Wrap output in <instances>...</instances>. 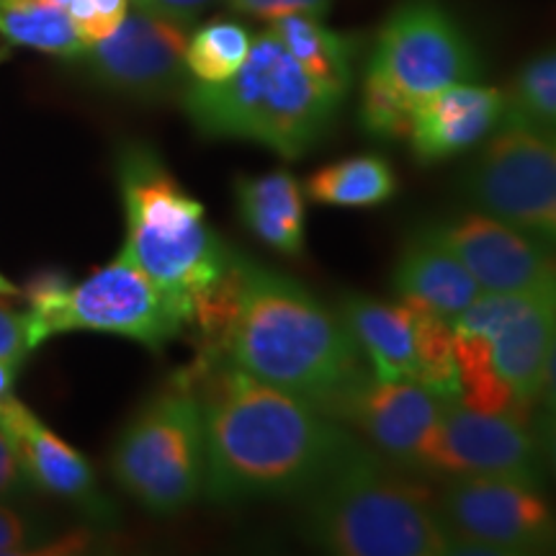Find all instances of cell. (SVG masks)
I'll use <instances>...</instances> for the list:
<instances>
[{
  "label": "cell",
  "mask_w": 556,
  "mask_h": 556,
  "mask_svg": "<svg viewBox=\"0 0 556 556\" xmlns=\"http://www.w3.org/2000/svg\"><path fill=\"white\" fill-rule=\"evenodd\" d=\"M184 379L204 417V495L214 503L302 497L356 441L325 409L227 361H197Z\"/></svg>",
  "instance_id": "6da1fadb"
},
{
  "label": "cell",
  "mask_w": 556,
  "mask_h": 556,
  "mask_svg": "<svg viewBox=\"0 0 556 556\" xmlns=\"http://www.w3.org/2000/svg\"><path fill=\"white\" fill-rule=\"evenodd\" d=\"M219 361L287 389L330 417L366 374L343 319L294 278L248 258Z\"/></svg>",
  "instance_id": "7a4b0ae2"
},
{
  "label": "cell",
  "mask_w": 556,
  "mask_h": 556,
  "mask_svg": "<svg viewBox=\"0 0 556 556\" xmlns=\"http://www.w3.org/2000/svg\"><path fill=\"white\" fill-rule=\"evenodd\" d=\"M400 471L353 441L302 495L304 539L340 556L456 554L438 497Z\"/></svg>",
  "instance_id": "3957f363"
},
{
  "label": "cell",
  "mask_w": 556,
  "mask_h": 556,
  "mask_svg": "<svg viewBox=\"0 0 556 556\" xmlns=\"http://www.w3.org/2000/svg\"><path fill=\"white\" fill-rule=\"evenodd\" d=\"M184 111L197 131L245 139L299 160L330 135L343 101L304 73L270 29L253 39L238 73L222 83H186Z\"/></svg>",
  "instance_id": "277c9868"
},
{
  "label": "cell",
  "mask_w": 556,
  "mask_h": 556,
  "mask_svg": "<svg viewBox=\"0 0 556 556\" xmlns=\"http://www.w3.org/2000/svg\"><path fill=\"white\" fill-rule=\"evenodd\" d=\"M116 176L127 217L124 250L191 325L199 299L217 287L238 253L206 225L204 204L148 144H124Z\"/></svg>",
  "instance_id": "5b68a950"
},
{
  "label": "cell",
  "mask_w": 556,
  "mask_h": 556,
  "mask_svg": "<svg viewBox=\"0 0 556 556\" xmlns=\"http://www.w3.org/2000/svg\"><path fill=\"white\" fill-rule=\"evenodd\" d=\"M21 296L29 302L31 351L73 330L109 332L160 351L189 328L176 304L124 248L109 266L93 270L75 287L62 270H41L21 287Z\"/></svg>",
  "instance_id": "8992f818"
},
{
  "label": "cell",
  "mask_w": 556,
  "mask_h": 556,
  "mask_svg": "<svg viewBox=\"0 0 556 556\" xmlns=\"http://www.w3.org/2000/svg\"><path fill=\"white\" fill-rule=\"evenodd\" d=\"M111 475L127 495L155 516H173L204 492V417L184 377L144 402L111 454Z\"/></svg>",
  "instance_id": "52a82bcc"
},
{
  "label": "cell",
  "mask_w": 556,
  "mask_h": 556,
  "mask_svg": "<svg viewBox=\"0 0 556 556\" xmlns=\"http://www.w3.org/2000/svg\"><path fill=\"white\" fill-rule=\"evenodd\" d=\"M462 189L479 212L552 245L556 127L505 114L464 173Z\"/></svg>",
  "instance_id": "ba28073f"
},
{
  "label": "cell",
  "mask_w": 556,
  "mask_h": 556,
  "mask_svg": "<svg viewBox=\"0 0 556 556\" xmlns=\"http://www.w3.org/2000/svg\"><path fill=\"white\" fill-rule=\"evenodd\" d=\"M479 78L475 41L438 0H405L389 13L364 73L415 109L438 90Z\"/></svg>",
  "instance_id": "9c48e42d"
},
{
  "label": "cell",
  "mask_w": 556,
  "mask_h": 556,
  "mask_svg": "<svg viewBox=\"0 0 556 556\" xmlns=\"http://www.w3.org/2000/svg\"><path fill=\"white\" fill-rule=\"evenodd\" d=\"M544 456L536 433L516 415H490L458 400H443L415 458V471L451 479H507L544 486Z\"/></svg>",
  "instance_id": "30bf717a"
},
{
  "label": "cell",
  "mask_w": 556,
  "mask_h": 556,
  "mask_svg": "<svg viewBox=\"0 0 556 556\" xmlns=\"http://www.w3.org/2000/svg\"><path fill=\"white\" fill-rule=\"evenodd\" d=\"M438 505L462 554H556V513L536 486L451 479Z\"/></svg>",
  "instance_id": "8fae6325"
},
{
  "label": "cell",
  "mask_w": 556,
  "mask_h": 556,
  "mask_svg": "<svg viewBox=\"0 0 556 556\" xmlns=\"http://www.w3.org/2000/svg\"><path fill=\"white\" fill-rule=\"evenodd\" d=\"M189 18L165 16L131 5L116 31L80 54L86 73L111 93L137 101H163L180 93L186 80Z\"/></svg>",
  "instance_id": "7c38bea8"
},
{
  "label": "cell",
  "mask_w": 556,
  "mask_h": 556,
  "mask_svg": "<svg viewBox=\"0 0 556 556\" xmlns=\"http://www.w3.org/2000/svg\"><path fill=\"white\" fill-rule=\"evenodd\" d=\"M482 291H526L556 276V248L484 212L428 227Z\"/></svg>",
  "instance_id": "4fadbf2b"
},
{
  "label": "cell",
  "mask_w": 556,
  "mask_h": 556,
  "mask_svg": "<svg viewBox=\"0 0 556 556\" xmlns=\"http://www.w3.org/2000/svg\"><path fill=\"white\" fill-rule=\"evenodd\" d=\"M441 402L420 381H384L366 371L338 405L336 420L361 430L392 467L415 471L417 451L433 428Z\"/></svg>",
  "instance_id": "5bb4252c"
},
{
  "label": "cell",
  "mask_w": 556,
  "mask_h": 556,
  "mask_svg": "<svg viewBox=\"0 0 556 556\" xmlns=\"http://www.w3.org/2000/svg\"><path fill=\"white\" fill-rule=\"evenodd\" d=\"M0 428L11 438L26 477L34 486L54 497L70 500L83 507L88 516L106 520L111 505L101 497L93 467L80 451H75L65 438L47 428L24 402L13 397L0 400Z\"/></svg>",
  "instance_id": "9a60e30c"
},
{
  "label": "cell",
  "mask_w": 556,
  "mask_h": 556,
  "mask_svg": "<svg viewBox=\"0 0 556 556\" xmlns=\"http://www.w3.org/2000/svg\"><path fill=\"white\" fill-rule=\"evenodd\" d=\"M507 114V93L479 80L456 83L417 103L407 142L422 165L443 163L477 148Z\"/></svg>",
  "instance_id": "2e32d148"
},
{
  "label": "cell",
  "mask_w": 556,
  "mask_h": 556,
  "mask_svg": "<svg viewBox=\"0 0 556 556\" xmlns=\"http://www.w3.org/2000/svg\"><path fill=\"white\" fill-rule=\"evenodd\" d=\"M556 340V276L539 283L497 338L492 340V364L518 402L531 409L541 397L548 353Z\"/></svg>",
  "instance_id": "e0dca14e"
},
{
  "label": "cell",
  "mask_w": 556,
  "mask_h": 556,
  "mask_svg": "<svg viewBox=\"0 0 556 556\" xmlns=\"http://www.w3.org/2000/svg\"><path fill=\"white\" fill-rule=\"evenodd\" d=\"M392 283L402 302L420 304L448 323L482 294L467 266L428 227L402 248Z\"/></svg>",
  "instance_id": "ac0fdd59"
},
{
  "label": "cell",
  "mask_w": 556,
  "mask_h": 556,
  "mask_svg": "<svg viewBox=\"0 0 556 556\" xmlns=\"http://www.w3.org/2000/svg\"><path fill=\"white\" fill-rule=\"evenodd\" d=\"M340 319L356 340L371 374L384 381L417 377L415 315L407 302H379L364 294H348Z\"/></svg>",
  "instance_id": "d6986e66"
},
{
  "label": "cell",
  "mask_w": 556,
  "mask_h": 556,
  "mask_svg": "<svg viewBox=\"0 0 556 556\" xmlns=\"http://www.w3.org/2000/svg\"><path fill=\"white\" fill-rule=\"evenodd\" d=\"M235 204L240 222L263 245L302 258L307 245V206H304L302 184L289 170H270L261 176L235 178Z\"/></svg>",
  "instance_id": "ffe728a7"
},
{
  "label": "cell",
  "mask_w": 556,
  "mask_h": 556,
  "mask_svg": "<svg viewBox=\"0 0 556 556\" xmlns=\"http://www.w3.org/2000/svg\"><path fill=\"white\" fill-rule=\"evenodd\" d=\"M287 52L302 65L309 78H315L328 93L345 101L353 86V65H356L358 39L323 24L309 13H289L274 18L268 26Z\"/></svg>",
  "instance_id": "44dd1931"
},
{
  "label": "cell",
  "mask_w": 556,
  "mask_h": 556,
  "mask_svg": "<svg viewBox=\"0 0 556 556\" xmlns=\"http://www.w3.org/2000/svg\"><path fill=\"white\" fill-rule=\"evenodd\" d=\"M400 180L392 163L377 152L351 155L315 170L304 186V197L315 204L364 208L379 206L397 193Z\"/></svg>",
  "instance_id": "7402d4cb"
},
{
  "label": "cell",
  "mask_w": 556,
  "mask_h": 556,
  "mask_svg": "<svg viewBox=\"0 0 556 556\" xmlns=\"http://www.w3.org/2000/svg\"><path fill=\"white\" fill-rule=\"evenodd\" d=\"M0 37L13 47L62 60H80L88 50L70 13L50 0H0Z\"/></svg>",
  "instance_id": "603a6c76"
},
{
  "label": "cell",
  "mask_w": 556,
  "mask_h": 556,
  "mask_svg": "<svg viewBox=\"0 0 556 556\" xmlns=\"http://www.w3.org/2000/svg\"><path fill=\"white\" fill-rule=\"evenodd\" d=\"M253 34L238 21L217 18L199 26L186 47V73L197 83H222L245 65Z\"/></svg>",
  "instance_id": "cb8c5ba5"
},
{
  "label": "cell",
  "mask_w": 556,
  "mask_h": 556,
  "mask_svg": "<svg viewBox=\"0 0 556 556\" xmlns=\"http://www.w3.org/2000/svg\"><path fill=\"white\" fill-rule=\"evenodd\" d=\"M409 307L415 315V381H420L438 400H458L462 397V377H458L456 364L454 328L448 319L420 307V304H409Z\"/></svg>",
  "instance_id": "d4e9b609"
},
{
  "label": "cell",
  "mask_w": 556,
  "mask_h": 556,
  "mask_svg": "<svg viewBox=\"0 0 556 556\" xmlns=\"http://www.w3.org/2000/svg\"><path fill=\"white\" fill-rule=\"evenodd\" d=\"M507 114L556 127V50L541 54L520 70L507 93Z\"/></svg>",
  "instance_id": "484cf974"
},
{
  "label": "cell",
  "mask_w": 556,
  "mask_h": 556,
  "mask_svg": "<svg viewBox=\"0 0 556 556\" xmlns=\"http://www.w3.org/2000/svg\"><path fill=\"white\" fill-rule=\"evenodd\" d=\"M131 9V0H73L67 5L70 18L86 45L106 39L122 24Z\"/></svg>",
  "instance_id": "4316f807"
},
{
  "label": "cell",
  "mask_w": 556,
  "mask_h": 556,
  "mask_svg": "<svg viewBox=\"0 0 556 556\" xmlns=\"http://www.w3.org/2000/svg\"><path fill=\"white\" fill-rule=\"evenodd\" d=\"M330 3L332 0H225L227 9L261 21H274L289 13H309V16L325 18Z\"/></svg>",
  "instance_id": "83f0119b"
},
{
  "label": "cell",
  "mask_w": 556,
  "mask_h": 556,
  "mask_svg": "<svg viewBox=\"0 0 556 556\" xmlns=\"http://www.w3.org/2000/svg\"><path fill=\"white\" fill-rule=\"evenodd\" d=\"M34 541H37V528L31 526V520L0 500V556L31 552Z\"/></svg>",
  "instance_id": "f1b7e54d"
},
{
  "label": "cell",
  "mask_w": 556,
  "mask_h": 556,
  "mask_svg": "<svg viewBox=\"0 0 556 556\" xmlns=\"http://www.w3.org/2000/svg\"><path fill=\"white\" fill-rule=\"evenodd\" d=\"M29 353L31 345L26 312H18L0 302V356L26 361Z\"/></svg>",
  "instance_id": "f546056e"
},
{
  "label": "cell",
  "mask_w": 556,
  "mask_h": 556,
  "mask_svg": "<svg viewBox=\"0 0 556 556\" xmlns=\"http://www.w3.org/2000/svg\"><path fill=\"white\" fill-rule=\"evenodd\" d=\"M29 477H26L24 467H21V458L13 448L11 438L5 435V430L0 428V500H16L26 492L29 486Z\"/></svg>",
  "instance_id": "4dcf8cb0"
},
{
  "label": "cell",
  "mask_w": 556,
  "mask_h": 556,
  "mask_svg": "<svg viewBox=\"0 0 556 556\" xmlns=\"http://www.w3.org/2000/svg\"><path fill=\"white\" fill-rule=\"evenodd\" d=\"M208 3H212V0H131V5H137V9H148L155 13H165V16L189 21L197 18V13Z\"/></svg>",
  "instance_id": "1f68e13d"
},
{
  "label": "cell",
  "mask_w": 556,
  "mask_h": 556,
  "mask_svg": "<svg viewBox=\"0 0 556 556\" xmlns=\"http://www.w3.org/2000/svg\"><path fill=\"white\" fill-rule=\"evenodd\" d=\"M536 438L541 446V456H544V464L556 477V409H544V415L539 417Z\"/></svg>",
  "instance_id": "d6a6232c"
},
{
  "label": "cell",
  "mask_w": 556,
  "mask_h": 556,
  "mask_svg": "<svg viewBox=\"0 0 556 556\" xmlns=\"http://www.w3.org/2000/svg\"><path fill=\"white\" fill-rule=\"evenodd\" d=\"M541 402H544V409H556V340L552 345V353H548L546 371H544V384H541Z\"/></svg>",
  "instance_id": "836d02e7"
},
{
  "label": "cell",
  "mask_w": 556,
  "mask_h": 556,
  "mask_svg": "<svg viewBox=\"0 0 556 556\" xmlns=\"http://www.w3.org/2000/svg\"><path fill=\"white\" fill-rule=\"evenodd\" d=\"M21 364H24V361L0 356V400L13 394V384H16Z\"/></svg>",
  "instance_id": "e575fe53"
},
{
  "label": "cell",
  "mask_w": 556,
  "mask_h": 556,
  "mask_svg": "<svg viewBox=\"0 0 556 556\" xmlns=\"http://www.w3.org/2000/svg\"><path fill=\"white\" fill-rule=\"evenodd\" d=\"M16 296H21V287H16L11 278L0 274V299H16Z\"/></svg>",
  "instance_id": "d590c367"
},
{
  "label": "cell",
  "mask_w": 556,
  "mask_h": 556,
  "mask_svg": "<svg viewBox=\"0 0 556 556\" xmlns=\"http://www.w3.org/2000/svg\"><path fill=\"white\" fill-rule=\"evenodd\" d=\"M552 245L556 248V208H554V225H552Z\"/></svg>",
  "instance_id": "8d00e7d4"
}]
</instances>
